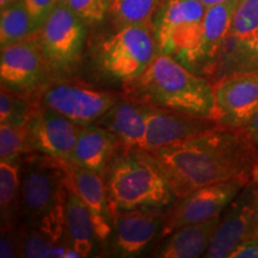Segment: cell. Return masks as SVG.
<instances>
[{
    "instance_id": "obj_1",
    "label": "cell",
    "mask_w": 258,
    "mask_h": 258,
    "mask_svg": "<svg viewBox=\"0 0 258 258\" xmlns=\"http://www.w3.org/2000/svg\"><path fill=\"white\" fill-rule=\"evenodd\" d=\"M151 153L177 199L213 183L258 179V154L245 128L219 125Z\"/></svg>"
},
{
    "instance_id": "obj_2",
    "label": "cell",
    "mask_w": 258,
    "mask_h": 258,
    "mask_svg": "<svg viewBox=\"0 0 258 258\" xmlns=\"http://www.w3.org/2000/svg\"><path fill=\"white\" fill-rule=\"evenodd\" d=\"M125 84L133 101L213 118L214 84L169 54L159 51L143 74Z\"/></svg>"
},
{
    "instance_id": "obj_3",
    "label": "cell",
    "mask_w": 258,
    "mask_h": 258,
    "mask_svg": "<svg viewBox=\"0 0 258 258\" xmlns=\"http://www.w3.org/2000/svg\"><path fill=\"white\" fill-rule=\"evenodd\" d=\"M112 211L161 208L176 198L151 152L129 150L111 160L105 180Z\"/></svg>"
},
{
    "instance_id": "obj_4",
    "label": "cell",
    "mask_w": 258,
    "mask_h": 258,
    "mask_svg": "<svg viewBox=\"0 0 258 258\" xmlns=\"http://www.w3.org/2000/svg\"><path fill=\"white\" fill-rule=\"evenodd\" d=\"M70 179L67 164L43 156L21 160L22 211L29 224H64V199Z\"/></svg>"
},
{
    "instance_id": "obj_5",
    "label": "cell",
    "mask_w": 258,
    "mask_h": 258,
    "mask_svg": "<svg viewBox=\"0 0 258 258\" xmlns=\"http://www.w3.org/2000/svg\"><path fill=\"white\" fill-rule=\"evenodd\" d=\"M158 53L153 23L132 24L103 42L98 62L109 77L128 83L143 74Z\"/></svg>"
},
{
    "instance_id": "obj_6",
    "label": "cell",
    "mask_w": 258,
    "mask_h": 258,
    "mask_svg": "<svg viewBox=\"0 0 258 258\" xmlns=\"http://www.w3.org/2000/svg\"><path fill=\"white\" fill-rule=\"evenodd\" d=\"M206 9L201 0H161L153 18L160 53L186 66L201 36Z\"/></svg>"
},
{
    "instance_id": "obj_7",
    "label": "cell",
    "mask_w": 258,
    "mask_h": 258,
    "mask_svg": "<svg viewBox=\"0 0 258 258\" xmlns=\"http://www.w3.org/2000/svg\"><path fill=\"white\" fill-rule=\"evenodd\" d=\"M36 35L51 72H72L85 43V22L61 0L36 31Z\"/></svg>"
},
{
    "instance_id": "obj_8",
    "label": "cell",
    "mask_w": 258,
    "mask_h": 258,
    "mask_svg": "<svg viewBox=\"0 0 258 258\" xmlns=\"http://www.w3.org/2000/svg\"><path fill=\"white\" fill-rule=\"evenodd\" d=\"M51 73L36 32L2 48L0 79L4 88L22 96H32L48 88Z\"/></svg>"
},
{
    "instance_id": "obj_9",
    "label": "cell",
    "mask_w": 258,
    "mask_h": 258,
    "mask_svg": "<svg viewBox=\"0 0 258 258\" xmlns=\"http://www.w3.org/2000/svg\"><path fill=\"white\" fill-rule=\"evenodd\" d=\"M250 182L231 179L213 183L194 190L167 213L161 234L169 235L177 228L203 222L222 215L225 209Z\"/></svg>"
},
{
    "instance_id": "obj_10",
    "label": "cell",
    "mask_w": 258,
    "mask_h": 258,
    "mask_svg": "<svg viewBox=\"0 0 258 258\" xmlns=\"http://www.w3.org/2000/svg\"><path fill=\"white\" fill-rule=\"evenodd\" d=\"M252 237H258V179L245 185L222 213L205 256L228 258L238 245Z\"/></svg>"
},
{
    "instance_id": "obj_11",
    "label": "cell",
    "mask_w": 258,
    "mask_h": 258,
    "mask_svg": "<svg viewBox=\"0 0 258 258\" xmlns=\"http://www.w3.org/2000/svg\"><path fill=\"white\" fill-rule=\"evenodd\" d=\"M258 111V71L231 74L214 84L213 118L221 125L246 128Z\"/></svg>"
},
{
    "instance_id": "obj_12",
    "label": "cell",
    "mask_w": 258,
    "mask_h": 258,
    "mask_svg": "<svg viewBox=\"0 0 258 258\" xmlns=\"http://www.w3.org/2000/svg\"><path fill=\"white\" fill-rule=\"evenodd\" d=\"M117 101V97L109 92L69 83L48 85L42 96V105L80 127L96 123Z\"/></svg>"
},
{
    "instance_id": "obj_13",
    "label": "cell",
    "mask_w": 258,
    "mask_h": 258,
    "mask_svg": "<svg viewBox=\"0 0 258 258\" xmlns=\"http://www.w3.org/2000/svg\"><path fill=\"white\" fill-rule=\"evenodd\" d=\"M31 151L69 163L82 127L53 109H34L27 122Z\"/></svg>"
},
{
    "instance_id": "obj_14",
    "label": "cell",
    "mask_w": 258,
    "mask_h": 258,
    "mask_svg": "<svg viewBox=\"0 0 258 258\" xmlns=\"http://www.w3.org/2000/svg\"><path fill=\"white\" fill-rule=\"evenodd\" d=\"M237 73L258 71V0H239L219 60Z\"/></svg>"
},
{
    "instance_id": "obj_15",
    "label": "cell",
    "mask_w": 258,
    "mask_h": 258,
    "mask_svg": "<svg viewBox=\"0 0 258 258\" xmlns=\"http://www.w3.org/2000/svg\"><path fill=\"white\" fill-rule=\"evenodd\" d=\"M221 125L214 118L146 104V135L140 150L152 152Z\"/></svg>"
},
{
    "instance_id": "obj_16",
    "label": "cell",
    "mask_w": 258,
    "mask_h": 258,
    "mask_svg": "<svg viewBox=\"0 0 258 258\" xmlns=\"http://www.w3.org/2000/svg\"><path fill=\"white\" fill-rule=\"evenodd\" d=\"M152 209L112 211L111 246L117 256H139L157 237L165 224V217Z\"/></svg>"
},
{
    "instance_id": "obj_17",
    "label": "cell",
    "mask_w": 258,
    "mask_h": 258,
    "mask_svg": "<svg viewBox=\"0 0 258 258\" xmlns=\"http://www.w3.org/2000/svg\"><path fill=\"white\" fill-rule=\"evenodd\" d=\"M238 3L239 0H227L206 9L201 36L188 62L190 70L194 71L196 67L206 70L215 69L219 53L227 37Z\"/></svg>"
},
{
    "instance_id": "obj_18",
    "label": "cell",
    "mask_w": 258,
    "mask_h": 258,
    "mask_svg": "<svg viewBox=\"0 0 258 258\" xmlns=\"http://www.w3.org/2000/svg\"><path fill=\"white\" fill-rule=\"evenodd\" d=\"M66 164L74 190L91 213L98 240H105L112 230V207L102 175L71 163Z\"/></svg>"
},
{
    "instance_id": "obj_19",
    "label": "cell",
    "mask_w": 258,
    "mask_h": 258,
    "mask_svg": "<svg viewBox=\"0 0 258 258\" xmlns=\"http://www.w3.org/2000/svg\"><path fill=\"white\" fill-rule=\"evenodd\" d=\"M96 123L108 129L125 151L140 150L146 135V104L117 101Z\"/></svg>"
},
{
    "instance_id": "obj_20",
    "label": "cell",
    "mask_w": 258,
    "mask_h": 258,
    "mask_svg": "<svg viewBox=\"0 0 258 258\" xmlns=\"http://www.w3.org/2000/svg\"><path fill=\"white\" fill-rule=\"evenodd\" d=\"M118 145L114 135L98 123L82 127L69 163L103 175Z\"/></svg>"
},
{
    "instance_id": "obj_21",
    "label": "cell",
    "mask_w": 258,
    "mask_h": 258,
    "mask_svg": "<svg viewBox=\"0 0 258 258\" xmlns=\"http://www.w3.org/2000/svg\"><path fill=\"white\" fill-rule=\"evenodd\" d=\"M64 227L67 241L76 256H90L98 241V235L91 213L74 190L71 178L64 199Z\"/></svg>"
},
{
    "instance_id": "obj_22",
    "label": "cell",
    "mask_w": 258,
    "mask_h": 258,
    "mask_svg": "<svg viewBox=\"0 0 258 258\" xmlns=\"http://www.w3.org/2000/svg\"><path fill=\"white\" fill-rule=\"evenodd\" d=\"M221 221V215L211 220L189 224L177 228L156 256L161 258H195L207 252Z\"/></svg>"
},
{
    "instance_id": "obj_23",
    "label": "cell",
    "mask_w": 258,
    "mask_h": 258,
    "mask_svg": "<svg viewBox=\"0 0 258 258\" xmlns=\"http://www.w3.org/2000/svg\"><path fill=\"white\" fill-rule=\"evenodd\" d=\"M0 209L3 226L14 225L22 209L21 160L0 163Z\"/></svg>"
},
{
    "instance_id": "obj_24",
    "label": "cell",
    "mask_w": 258,
    "mask_h": 258,
    "mask_svg": "<svg viewBox=\"0 0 258 258\" xmlns=\"http://www.w3.org/2000/svg\"><path fill=\"white\" fill-rule=\"evenodd\" d=\"M38 30L36 23L25 8L23 0L2 9L0 16V44L2 48L24 40Z\"/></svg>"
},
{
    "instance_id": "obj_25",
    "label": "cell",
    "mask_w": 258,
    "mask_h": 258,
    "mask_svg": "<svg viewBox=\"0 0 258 258\" xmlns=\"http://www.w3.org/2000/svg\"><path fill=\"white\" fill-rule=\"evenodd\" d=\"M160 3L161 0H110L109 15L116 30L132 24L153 23Z\"/></svg>"
},
{
    "instance_id": "obj_26",
    "label": "cell",
    "mask_w": 258,
    "mask_h": 258,
    "mask_svg": "<svg viewBox=\"0 0 258 258\" xmlns=\"http://www.w3.org/2000/svg\"><path fill=\"white\" fill-rule=\"evenodd\" d=\"M21 245L22 257H64L62 247L47 232L32 224L21 230Z\"/></svg>"
},
{
    "instance_id": "obj_27",
    "label": "cell",
    "mask_w": 258,
    "mask_h": 258,
    "mask_svg": "<svg viewBox=\"0 0 258 258\" xmlns=\"http://www.w3.org/2000/svg\"><path fill=\"white\" fill-rule=\"evenodd\" d=\"M30 151L27 125H0V160L19 161Z\"/></svg>"
},
{
    "instance_id": "obj_28",
    "label": "cell",
    "mask_w": 258,
    "mask_h": 258,
    "mask_svg": "<svg viewBox=\"0 0 258 258\" xmlns=\"http://www.w3.org/2000/svg\"><path fill=\"white\" fill-rule=\"evenodd\" d=\"M34 111L27 97L2 86L0 91V123L25 125Z\"/></svg>"
},
{
    "instance_id": "obj_29",
    "label": "cell",
    "mask_w": 258,
    "mask_h": 258,
    "mask_svg": "<svg viewBox=\"0 0 258 258\" xmlns=\"http://www.w3.org/2000/svg\"><path fill=\"white\" fill-rule=\"evenodd\" d=\"M63 3L86 24L101 23L110 8V0H63Z\"/></svg>"
},
{
    "instance_id": "obj_30",
    "label": "cell",
    "mask_w": 258,
    "mask_h": 258,
    "mask_svg": "<svg viewBox=\"0 0 258 258\" xmlns=\"http://www.w3.org/2000/svg\"><path fill=\"white\" fill-rule=\"evenodd\" d=\"M21 256V230H16L15 225L3 226L0 238V257L14 258Z\"/></svg>"
},
{
    "instance_id": "obj_31",
    "label": "cell",
    "mask_w": 258,
    "mask_h": 258,
    "mask_svg": "<svg viewBox=\"0 0 258 258\" xmlns=\"http://www.w3.org/2000/svg\"><path fill=\"white\" fill-rule=\"evenodd\" d=\"M60 2L61 0H23L25 8L28 9L38 29Z\"/></svg>"
},
{
    "instance_id": "obj_32",
    "label": "cell",
    "mask_w": 258,
    "mask_h": 258,
    "mask_svg": "<svg viewBox=\"0 0 258 258\" xmlns=\"http://www.w3.org/2000/svg\"><path fill=\"white\" fill-rule=\"evenodd\" d=\"M228 258H258V237L244 240L232 251Z\"/></svg>"
},
{
    "instance_id": "obj_33",
    "label": "cell",
    "mask_w": 258,
    "mask_h": 258,
    "mask_svg": "<svg viewBox=\"0 0 258 258\" xmlns=\"http://www.w3.org/2000/svg\"><path fill=\"white\" fill-rule=\"evenodd\" d=\"M246 133L249 135L251 143H252L254 150L258 154V111L254 114V116L251 118L249 124L246 125Z\"/></svg>"
},
{
    "instance_id": "obj_34",
    "label": "cell",
    "mask_w": 258,
    "mask_h": 258,
    "mask_svg": "<svg viewBox=\"0 0 258 258\" xmlns=\"http://www.w3.org/2000/svg\"><path fill=\"white\" fill-rule=\"evenodd\" d=\"M202 4L206 6V8H208V6H212V5H215V4H220V3H224V2H227V0H201Z\"/></svg>"
},
{
    "instance_id": "obj_35",
    "label": "cell",
    "mask_w": 258,
    "mask_h": 258,
    "mask_svg": "<svg viewBox=\"0 0 258 258\" xmlns=\"http://www.w3.org/2000/svg\"><path fill=\"white\" fill-rule=\"evenodd\" d=\"M16 0H0V6H2V9L6 8V6L12 4V3H15Z\"/></svg>"
}]
</instances>
